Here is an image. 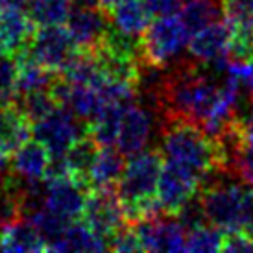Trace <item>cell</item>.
<instances>
[{"instance_id": "1", "label": "cell", "mask_w": 253, "mask_h": 253, "mask_svg": "<svg viewBox=\"0 0 253 253\" xmlns=\"http://www.w3.org/2000/svg\"><path fill=\"white\" fill-rule=\"evenodd\" d=\"M159 141L163 159L189 170L200 179V187L212 174L227 172L220 144L192 120L172 113H161Z\"/></svg>"}, {"instance_id": "2", "label": "cell", "mask_w": 253, "mask_h": 253, "mask_svg": "<svg viewBox=\"0 0 253 253\" xmlns=\"http://www.w3.org/2000/svg\"><path fill=\"white\" fill-rule=\"evenodd\" d=\"M163 167L161 150H142L129 157L115 185L127 224L159 214L157 181Z\"/></svg>"}, {"instance_id": "3", "label": "cell", "mask_w": 253, "mask_h": 253, "mask_svg": "<svg viewBox=\"0 0 253 253\" xmlns=\"http://www.w3.org/2000/svg\"><path fill=\"white\" fill-rule=\"evenodd\" d=\"M189 39L190 34L177 15L155 17L141 36L142 59L159 67H170L183 57Z\"/></svg>"}, {"instance_id": "4", "label": "cell", "mask_w": 253, "mask_h": 253, "mask_svg": "<svg viewBox=\"0 0 253 253\" xmlns=\"http://www.w3.org/2000/svg\"><path fill=\"white\" fill-rule=\"evenodd\" d=\"M87 131L89 124H85L63 106H56L46 117L32 124V137L44 144L50 157H63L74 141Z\"/></svg>"}, {"instance_id": "5", "label": "cell", "mask_w": 253, "mask_h": 253, "mask_svg": "<svg viewBox=\"0 0 253 253\" xmlns=\"http://www.w3.org/2000/svg\"><path fill=\"white\" fill-rule=\"evenodd\" d=\"M154 135H159V113L137 100L122 115L115 146L124 157H131L146 150Z\"/></svg>"}, {"instance_id": "6", "label": "cell", "mask_w": 253, "mask_h": 253, "mask_svg": "<svg viewBox=\"0 0 253 253\" xmlns=\"http://www.w3.org/2000/svg\"><path fill=\"white\" fill-rule=\"evenodd\" d=\"M82 222L91 227L100 239L106 240V244L120 227L127 224L115 187L89 189Z\"/></svg>"}, {"instance_id": "7", "label": "cell", "mask_w": 253, "mask_h": 253, "mask_svg": "<svg viewBox=\"0 0 253 253\" xmlns=\"http://www.w3.org/2000/svg\"><path fill=\"white\" fill-rule=\"evenodd\" d=\"M26 50L42 67L59 74L76 56L78 46L74 44L67 28H63L61 24H54V26H37Z\"/></svg>"}, {"instance_id": "8", "label": "cell", "mask_w": 253, "mask_h": 253, "mask_svg": "<svg viewBox=\"0 0 253 253\" xmlns=\"http://www.w3.org/2000/svg\"><path fill=\"white\" fill-rule=\"evenodd\" d=\"M200 192V179L179 165L163 159L157 181V202L163 214L176 216L183 205Z\"/></svg>"}, {"instance_id": "9", "label": "cell", "mask_w": 253, "mask_h": 253, "mask_svg": "<svg viewBox=\"0 0 253 253\" xmlns=\"http://www.w3.org/2000/svg\"><path fill=\"white\" fill-rule=\"evenodd\" d=\"M131 225L139 235L142 252H185V229L176 216L159 212Z\"/></svg>"}, {"instance_id": "10", "label": "cell", "mask_w": 253, "mask_h": 253, "mask_svg": "<svg viewBox=\"0 0 253 253\" xmlns=\"http://www.w3.org/2000/svg\"><path fill=\"white\" fill-rule=\"evenodd\" d=\"M89 189L71 176L44 179V207L69 222L82 220Z\"/></svg>"}, {"instance_id": "11", "label": "cell", "mask_w": 253, "mask_h": 253, "mask_svg": "<svg viewBox=\"0 0 253 253\" xmlns=\"http://www.w3.org/2000/svg\"><path fill=\"white\" fill-rule=\"evenodd\" d=\"M65 28L71 34L78 50L92 52L109 28V15L102 7H74L67 15Z\"/></svg>"}, {"instance_id": "12", "label": "cell", "mask_w": 253, "mask_h": 253, "mask_svg": "<svg viewBox=\"0 0 253 253\" xmlns=\"http://www.w3.org/2000/svg\"><path fill=\"white\" fill-rule=\"evenodd\" d=\"M37 26L24 7L7 4L0 11V54H9L15 57L24 52Z\"/></svg>"}, {"instance_id": "13", "label": "cell", "mask_w": 253, "mask_h": 253, "mask_svg": "<svg viewBox=\"0 0 253 253\" xmlns=\"http://www.w3.org/2000/svg\"><path fill=\"white\" fill-rule=\"evenodd\" d=\"M231 41V28L225 21H216L192 34L187 44L189 57L198 63H211L227 57Z\"/></svg>"}, {"instance_id": "14", "label": "cell", "mask_w": 253, "mask_h": 253, "mask_svg": "<svg viewBox=\"0 0 253 253\" xmlns=\"http://www.w3.org/2000/svg\"><path fill=\"white\" fill-rule=\"evenodd\" d=\"M50 165V152L42 142L30 137L13 152L11 172L30 181H42Z\"/></svg>"}, {"instance_id": "15", "label": "cell", "mask_w": 253, "mask_h": 253, "mask_svg": "<svg viewBox=\"0 0 253 253\" xmlns=\"http://www.w3.org/2000/svg\"><path fill=\"white\" fill-rule=\"evenodd\" d=\"M0 252H46V244L32 220L21 216L0 227Z\"/></svg>"}, {"instance_id": "16", "label": "cell", "mask_w": 253, "mask_h": 253, "mask_svg": "<svg viewBox=\"0 0 253 253\" xmlns=\"http://www.w3.org/2000/svg\"><path fill=\"white\" fill-rule=\"evenodd\" d=\"M32 137V122L21 111L15 100L0 102V144L13 154Z\"/></svg>"}, {"instance_id": "17", "label": "cell", "mask_w": 253, "mask_h": 253, "mask_svg": "<svg viewBox=\"0 0 253 253\" xmlns=\"http://www.w3.org/2000/svg\"><path fill=\"white\" fill-rule=\"evenodd\" d=\"M100 146L96 144V141L92 139L89 131L85 135H82L78 141H74L67 152H65L63 159H65V167H67V172L72 179L80 181L82 185H85L87 189H91L89 185V179H91V170L92 165H94V159H96V154H98Z\"/></svg>"}, {"instance_id": "18", "label": "cell", "mask_w": 253, "mask_h": 253, "mask_svg": "<svg viewBox=\"0 0 253 253\" xmlns=\"http://www.w3.org/2000/svg\"><path fill=\"white\" fill-rule=\"evenodd\" d=\"M150 21H152V15L142 0H117L109 7L111 26L129 36L141 37Z\"/></svg>"}, {"instance_id": "19", "label": "cell", "mask_w": 253, "mask_h": 253, "mask_svg": "<svg viewBox=\"0 0 253 253\" xmlns=\"http://www.w3.org/2000/svg\"><path fill=\"white\" fill-rule=\"evenodd\" d=\"M17 61V80H15V96H21L32 91H42L48 89L50 84L54 82L57 72L48 71L46 67H42L39 61L28 54V50H24L21 54L15 56Z\"/></svg>"}, {"instance_id": "20", "label": "cell", "mask_w": 253, "mask_h": 253, "mask_svg": "<svg viewBox=\"0 0 253 253\" xmlns=\"http://www.w3.org/2000/svg\"><path fill=\"white\" fill-rule=\"evenodd\" d=\"M63 107L74 113L78 119L84 120L85 124H91L98 117V113L104 109V100L100 96L96 87L92 85H78L69 82V91L65 94Z\"/></svg>"}, {"instance_id": "21", "label": "cell", "mask_w": 253, "mask_h": 253, "mask_svg": "<svg viewBox=\"0 0 253 253\" xmlns=\"http://www.w3.org/2000/svg\"><path fill=\"white\" fill-rule=\"evenodd\" d=\"M106 240H102L84 222H71L63 235L52 244L50 252H104Z\"/></svg>"}, {"instance_id": "22", "label": "cell", "mask_w": 253, "mask_h": 253, "mask_svg": "<svg viewBox=\"0 0 253 253\" xmlns=\"http://www.w3.org/2000/svg\"><path fill=\"white\" fill-rule=\"evenodd\" d=\"M190 36L222 19V0H185L177 11Z\"/></svg>"}, {"instance_id": "23", "label": "cell", "mask_w": 253, "mask_h": 253, "mask_svg": "<svg viewBox=\"0 0 253 253\" xmlns=\"http://www.w3.org/2000/svg\"><path fill=\"white\" fill-rule=\"evenodd\" d=\"M124 165H126L124 155L119 152V148L100 146L91 170V179H89L91 189L115 187L120 174H122V170H124Z\"/></svg>"}, {"instance_id": "24", "label": "cell", "mask_w": 253, "mask_h": 253, "mask_svg": "<svg viewBox=\"0 0 253 253\" xmlns=\"http://www.w3.org/2000/svg\"><path fill=\"white\" fill-rule=\"evenodd\" d=\"M129 106L124 104H107L98 113V117L89 124V135L98 146H115L119 137L122 115Z\"/></svg>"}, {"instance_id": "25", "label": "cell", "mask_w": 253, "mask_h": 253, "mask_svg": "<svg viewBox=\"0 0 253 253\" xmlns=\"http://www.w3.org/2000/svg\"><path fill=\"white\" fill-rule=\"evenodd\" d=\"M24 9L36 26H54L67 21L71 0H28Z\"/></svg>"}, {"instance_id": "26", "label": "cell", "mask_w": 253, "mask_h": 253, "mask_svg": "<svg viewBox=\"0 0 253 253\" xmlns=\"http://www.w3.org/2000/svg\"><path fill=\"white\" fill-rule=\"evenodd\" d=\"M222 19L233 34L253 36V0H222Z\"/></svg>"}, {"instance_id": "27", "label": "cell", "mask_w": 253, "mask_h": 253, "mask_svg": "<svg viewBox=\"0 0 253 253\" xmlns=\"http://www.w3.org/2000/svg\"><path fill=\"white\" fill-rule=\"evenodd\" d=\"M222 242L224 231L212 224H204L185 233V252H222Z\"/></svg>"}, {"instance_id": "28", "label": "cell", "mask_w": 253, "mask_h": 253, "mask_svg": "<svg viewBox=\"0 0 253 253\" xmlns=\"http://www.w3.org/2000/svg\"><path fill=\"white\" fill-rule=\"evenodd\" d=\"M26 218H30L32 224L36 225V229L39 231L41 239L44 240V244H46V252H50L52 244L63 235V231L67 229V225L71 224L69 220L57 216L56 212H52L50 209H46L44 205H42L41 209L34 211Z\"/></svg>"}, {"instance_id": "29", "label": "cell", "mask_w": 253, "mask_h": 253, "mask_svg": "<svg viewBox=\"0 0 253 253\" xmlns=\"http://www.w3.org/2000/svg\"><path fill=\"white\" fill-rule=\"evenodd\" d=\"M13 100L17 102V106L21 107V111L26 115V119L32 124L41 120L42 117H46L57 106L56 100L52 98V94L48 92V89L26 92V94H21V96H15Z\"/></svg>"}, {"instance_id": "30", "label": "cell", "mask_w": 253, "mask_h": 253, "mask_svg": "<svg viewBox=\"0 0 253 253\" xmlns=\"http://www.w3.org/2000/svg\"><path fill=\"white\" fill-rule=\"evenodd\" d=\"M176 220L179 222L185 233L194 229V227H200L204 224H209L207 222V216H205L204 205H202V200H200V192H198L194 198H190L187 204L183 205L181 209L177 211Z\"/></svg>"}, {"instance_id": "31", "label": "cell", "mask_w": 253, "mask_h": 253, "mask_svg": "<svg viewBox=\"0 0 253 253\" xmlns=\"http://www.w3.org/2000/svg\"><path fill=\"white\" fill-rule=\"evenodd\" d=\"M17 61L9 54H0V102L15 98Z\"/></svg>"}, {"instance_id": "32", "label": "cell", "mask_w": 253, "mask_h": 253, "mask_svg": "<svg viewBox=\"0 0 253 253\" xmlns=\"http://www.w3.org/2000/svg\"><path fill=\"white\" fill-rule=\"evenodd\" d=\"M107 250L113 252H142L139 235L131 224H126L113 235L107 242Z\"/></svg>"}, {"instance_id": "33", "label": "cell", "mask_w": 253, "mask_h": 253, "mask_svg": "<svg viewBox=\"0 0 253 253\" xmlns=\"http://www.w3.org/2000/svg\"><path fill=\"white\" fill-rule=\"evenodd\" d=\"M222 252L229 253H253V237L250 233L237 229V231L224 233Z\"/></svg>"}, {"instance_id": "34", "label": "cell", "mask_w": 253, "mask_h": 253, "mask_svg": "<svg viewBox=\"0 0 253 253\" xmlns=\"http://www.w3.org/2000/svg\"><path fill=\"white\" fill-rule=\"evenodd\" d=\"M71 6L74 7H102L100 0H71Z\"/></svg>"}, {"instance_id": "35", "label": "cell", "mask_w": 253, "mask_h": 253, "mask_svg": "<svg viewBox=\"0 0 253 253\" xmlns=\"http://www.w3.org/2000/svg\"><path fill=\"white\" fill-rule=\"evenodd\" d=\"M9 165V152L0 144V170H6Z\"/></svg>"}, {"instance_id": "36", "label": "cell", "mask_w": 253, "mask_h": 253, "mask_svg": "<svg viewBox=\"0 0 253 253\" xmlns=\"http://www.w3.org/2000/svg\"><path fill=\"white\" fill-rule=\"evenodd\" d=\"M115 2H117V0H100V6H102V9L109 11V7H111Z\"/></svg>"}, {"instance_id": "37", "label": "cell", "mask_w": 253, "mask_h": 253, "mask_svg": "<svg viewBox=\"0 0 253 253\" xmlns=\"http://www.w3.org/2000/svg\"><path fill=\"white\" fill-rule=\"evenodd\" d=\"M6 6H7V0H0V11H2Z\"/></svg>"}]
</instances>
